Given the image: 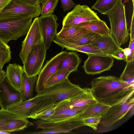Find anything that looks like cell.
<instances>
[{
    "label": "cell",
    "instance_id": "cell-1",
    "mask_svg": "<svg viewBox=\"0 0 134 134\" xmlns=\"http://www.w3.org/2000/svg\"><path fill=\"white\" fill-rule=\"evenodd\" d=\"M90 84L97 101L110 106L121 103L134 92V84H128L113 76H101L93 79Z\"/></svg>",
    "mask_w": 134,
    "mask_h": 134
},
{
    "label": "cell",
    "instance_id": "cell-2",
    "mask_svg": "<svg viewBox=\"0 0 134 134\" xmlns=\"http://www.w3.org/2000/svg\"><path fill=\"white\" fill-rule=\"evenodd\" d=\"M105 15H107L110 24V34L120 46L128 41L129 33L127 27L125 5L122 0L117 1L113 8Z\"/></svg>",
    "mask_w": 134,
    "mask_h": 134
},
{
    "label": "cell",
    "instance_id": "cell-3",
    "mask_svg": "<svg viewBox=\"0 0 134 134\" xmlns=\"http://www.w3.org/2000/svg\"><path fill=\"white\" fill-rule=\"evenodd\" d=\"M54 106L51 98L35 96L31 99L12 105L7 110L25 119H36L38 115Z\"/></svg>",
    "mask_w": 134,
    "mask_h": 134
},
{
    "label": "cell",
    "instance_id": "cell-4",
    "mask_svg": "<svg viewBox=\"0 0 134 134\" xmlns=\"http://www.w3.org/2000/svg\"><path fill=\"white\" fill-rule=\"evenodd\" d=\"M33 18L0 19V40L7 44L27 34Z\"/></svg>",
    "mask_w": 134,
    "mask_h": 134
},
{
    "label": "cell",
    "instance_id": "cell-5",
    "mask_svg": "<svg viewBox=\"0 0 134 134\" xmlns=\"http://www.w3.org/2000/svg\"><path fill=\"white\" fill-rule=\"evenodd\" d=\"M85 89L86 88H82L72 83L68 78L37 93L35 96L51 98L55 106L63 101L70 99Z\"/></svg>",
    "mask_w": 134,
    "mask_h": 134
},
{
    "label": "cell",
    "instance_id": "cell-6",
    "mask_svg": "<svg viewBox=\"0 0 134 134\" xmlns=\"http://www.w3.org/2000/svg\"><path fill=\"white\" fill-rule=\"evenodd\" d=\"M80 116L55 122L37 120L34 122L36 127L42 130L30 132L31 134H48L68 133L72 130L85 126Z\"/></svg>",
    "mask_w": 134,
    "mask_h": 134
},
{
    "label": "cell",
    "instance_id": "cell-7",
    "mask_svg": "<svg viewBox=\"0 0 134 134\" xmlns=\"http://www.w3.org/2000/svg\"><path fill=\"white\" fill-rule=\"evenodd\" d=\"M41 12L40 5L32 6L19 0H11L0 13V19L37 17Z\"/></svg>",
    "mask_w": 134,
    "mask_h": 134
},
{
    "label": "cell",
    "instance_id": "cell-8",
    "mask_svg": "<svg viewBox=\"0 0 134 134\" xmlns=\"http://www.w3.org/2000/svg\"><path fill=\"white\" fill-rule=\"evenodd\" d=\"M47 50L43 40L34 46L23 66L25 74L28 77L39 74L45 59Z\"/></svg>",
    "mask_w": 134,
    "mask_h": 134
},
{
    "label": "cell",
    "instance_id": "cell-9",
    "mask_svg": "<svg viewBox=\"0 0 134 134\" xmlns=\"http://www.w3.org/2000/svg\"><path fill=\"white\" fill-rule=\"evenodd\" d=\"M68 54V52L66 51H62L47 61L38 74L35 87V91L37 93L48 88L47 85L48 80L58 70L62 60Z\"/></svg>",
    "mask_w": 134,
    "mask_h": 134
},
{
    "label": "cell",
    "instance_id": "cell-10",
    "mask_svg": "<svg viewBox=\"0 0 134 134\" xmlns=\"http://www.w3.org/2000/svg\"><path fill=\"white\" fill-rule=\"evenodd\" d=\"M134 105V93L121 103L111 106L102 116L99 123L101 125L109 127L122 119Z\"/></svg>",
    "mask_w": 134,
    "mask_h": 134
},
{
    "label": "cell",
    "instance_id": "cell-11",
    "mask_svg": "<svg viewBox=\"0 0 134 134\" xmlns=\"http://www.w3.org/2000/svg\"><path fill=\"white\" fill-rule=\"evenodd\" d=\"M100 19L97 13L87 5L77 4L64 18L62 28H68L85 22Z\"/></svg>",
    "mask_w": 134,
    "mask_h": 134
},
{
    "label": "cell",
    "instance_id": "cell-12",
    "mask_svg": "<svg viewBox=\"0 0 134 134\" xmlns=\"http://www.w3.org/2000/svg\"><path fill=\"white\" fill-rule=\"evenodd\" d=\"M82 66L87 74L93 75L110 70L113 65V58L111 55L89 54Z\"/></svg>",
    "mask_w": 134,
    "mask_h": 134
},
{
    "label": "cell",
    "instance_id": "cell-13",
    "mask_svg": "<svg viewBox=\"0 0 134 134\" xmlns=\"http://www.w3.org/2000/svg\"><path fill=\"white\" fill-rule=\"evenodd\" d=\"M43 40L39 17L34 19L22 42L19 56L24 64L34 46Z\"/></svg>",
    "mask_w": 134,
    "mask_h": 134
},
{
    "label": "cell",
    "instance_id": "cell-14",
    "mask_svg": "<svg viewBox=\"0 0 134 134\" xmlns=\"http://www.w3.org/2000/svg\"><path fill=\"white\" fill-rule=\"evenodd\" d=\"M23 101L22 91L17 90L8 81L5 76L0 83V107L7 110L14 104Z\"/></svg>",
    "mask_w": 134,
    "mask_h": 134
},
{
    "label": "cell",
    "instance_id": "cell-15",
    "mask_svg": "<svg viewBox=\"0 0 134 134\" xmlns=\"http://www.w3.org/2000/svg\"><path fill=\"white\" fill-rule=\"evenodd\" d=\"M39 18L43 41L48 49L57 33L59 26L57 22L58 18L55 15L52 14Z\"/></svg>",
    "mask_w": 134,
    "mask_h": 134
},
{
    "label": "cell",
    "instance_id": "cell-16",
    "mask_svg": "<svg viewBox=\"0 0 134 134\" xmlns=\"http://www.w3.org/2000/svg\"><path fill=\"white\" fill-rule=\"evenodd\" d=\"M53 41L63 49L65 48L68 50L75 51L87 54H92L107 55L91 44L83 45H77L59 38L56 35L54 37Z\"/></svg>",
    "mask_w": 134,
    "mask_h": 134
},
{
    "label": "cell",
    "instance_id": "cell-17",
    "mask_svg": "<svg viewBox=\"0 0 134 134\" xmlns=\"http://www.w3.org/2000/svg\"><path fill=\"white\" fill-rule=\"evenodd\" d=\"M24 71L21 65L15 63L9 64L7 66L5 76L10 84L18 91H22Z\"/></svg>",
    "mask_w": 134,
    "mask_h": 134
},
{
    "label": "cell",
    "instance_id": "cell-18",
    "mask_svg": "<svg viewBox=\"0 0 134 134\" xmlns=\"http://www.w3.org/2000/svg\"><path fill=\"white\" fill-rule=\"evenodd\" d=\"M91 44L106 54L111 56L121 48L110 34L101 36Z\"/></svg>",
    "mask_w": 134,
    "mask_h": 134
},
{
    "label": "cell",
    "instance_id": "cell-19",
    "mask_svg": "<svg viewBox=\"0 0 134 134\" xmlns=\"http://www.w3.org/2000/svg\"><path fill=\"white\" fill-rule=\"evenodd\" d=\"M69 100L72 109L86 105H91L98 102L93 96L90 88H86L83 92Z\"/></svg>",
    "mask_w": 134,
    "mask_h": 134
},
{
    "label": "cell",
    "instance_id": "cell-20",
    "mask_svg": "<svg viewBox=\"0 0 134 134\" xmlns=\"http://www.w3.org/2000/svg\"><path fill=\"white\" fill-rule=\"evenodd\" d=\"M73 26L85 29L92 32L101 36L110 34V29L105 22L100 19L85 22L72 26Z\"/></svg>",
    "mask_w": 134,
    "mask_h": 134
},
{
    "label": "cell",
    "instance_id": "cell-21",
    "mask_svg": "<svg viewBox=\"0 0 134 134\" xmlns=\"http://www.w3.org/2000/svg\"><path fill=\"white\" fill-rule=\"evenodd\" d=\"M81 62L79 55L76 52H68L67 55L62 60L58 71H76Z\"/></svg>",
    "mask_w": 134,
    "mask_h": 134
},
{
    "label": "cell",
    "instance_id": "cell-22",
    "mask_svg": "<svg viewBox=\"0 0 134 134\" xmlns=\"http://www.w3.org/2000/svg\"><path fill=\"white\" fill-rule=\"evenodd\" d=\"M110 106L97 102L89 106L81 115L82 119L89 117L103 116Z\"/></svg>",
    "mask_w": 134,
    "mask_h": 134
},
{
    "label": "cell",
    "instance_id": "cell-23",
    "mask_svg": "<svg viewBox=\"0 0 134 134\" xmlns=\"http://www.w3.org/2000/svg\"><path fill=\"white\" fill-rule=\"evenodd\" d=\"M33 124L27 119H15L0 126V131L10 133L23 130Z\"/></svg>",
    "mask_w": 134,
    "mask_h": 134
},
{
    "label": "cell",
    "instance_id": "cell-24",
    "mask_svg": "<svg viewBox=\"0 0 134 134\" xmlns=\"http://www.w3.org/2000/svg\"><path fill=\"white\" fill-rule=\"evenodd\" d=\"M92 32L83 28L73 26L66 28H62L56 36L60 38L67 40L77 37L83 34Z\"/></svg>",
    "mask_w": 134,
    "mask_h": 134
},
{
    "label": "cell",
    "instance_id": "cell-25",
    "mask_svg": "<svg viewBox=\"0 0 134 134\" xmlns=\"http://www.w3.org/2000/svg\"><path fill=\"white\" fill-rule=\"evenodd\" d=\"M37 76L29 77L24 74L22 84L23 101L31 99L33 97V91L37 79Z\"/></svg>",
    "mask_w": 134,
    "mask_h": 134
},
{
    "label": "cell",
    "instance_id": "cell-26",
    "mask_svg": "<svg viewBox=\"0 0 134 134\" xmlns=\"http://www.w3.org/2000/svg\"><path fill=\"white\" fill-rule=\"evenodd\" d=\"M72 109L69 100L63 101L55 106L54 114L47 121L54 122L60 119L68 113Z\"/></svg>",
    "mask_w": 134,
    "mask_h": 134
},
{
    "label": "cell",
    "instance_id": "cell-27",
    "mask_svg": "<svg viewBox=\"0 0 134 134\" xmlns=\"http://www.w3.org/2000/svg\"><path fill=\"white\" fill-rule=\"evenodd\" d=\"M101 36L93 32H89L65 40L77 45H83L91 43Z\"/></svg>",
    "mask_w": 134,
    "mask_h": 134
},
{
    "label": "cell",
    "instance_id": "cell-28",
    "mask_svg": "<svg viewBox=\"0 0 134 134\" xmlns=\"http://www.w3.org/2000/svg\"><path fill=\"white\" fill-rule=\"evenodd\" d=\"M119 78L128 84H134V60L126 62L125 68Z\"/></svg>",
    "mask_w": 134,
    "mask_h": 134
},
{
    "label": "cell",
    "instance_id": "cell-29",
    "mask_svg": "<svg viewBox=\"0 0 134 134\" xmlns=\"http://www.w3.org/2000/svg\"><path fill=\"white\" fill-rule=\"evenodd\" d=\"M117 0H97L91 8L105 15L114 7Z\"/></svg>",
    "mask_w": 134,
    "mask_h": 134
},
{
    "label": "cell",
    "instance_id": "cell-30",
    "mask_svg": "<svg viewBox=\"0 0 134 134\" xmlns=\"http://www.w3.org/2000/svg\"><path fill=\"white\" fill-rule=\"evenodd\" d=\"M11 52L8 44L0 40V70L4 65L8 63L11 59Z\"/></svg>",
    "mask_w": 134,
    "mask_h": 134
},
{
    "label": "cell",
    "instance_id": "cell-31",
    "mask_svg": "<svg viewBox=\"0 0 134 134\" xmlns=\"http://www.w3.org/2000/svg\"><path fill=\"white\" fill-rule=\"evenodd\" d=\"M71 72L66 70L58 71L48 79L47 85L49 87L57 84L68 78Z\"/></svg>",
    "mask_w": 134,
    "mask_h": 134
},
{
    "label": "cell",
    "instance_id": "cell-32",
    "mask_svg": "<svg viewBox=\"0 0 134 134\" xmlns=\"http://www.w3.org/2000/svg\"><path fill=\"white\" fill-rule=\"evenodd\" d=\"M26 119L7 110L0 109V126L15 119Z\"/></svg>",
    "mask_w": 134,
    "mask_h": 134
},
{
    "label": "cell",
    "instance_id": "cell-33",
    "mask_svg": "<svg viewBox=\"0 0 134 134\" xmlns=\"http://www.w3.org/2000/svg\"><path fill=\"white\" fill-rule=\"evenodd\" d=\"M58 1L47 0L42 4L41 16H44L52 14L57 5Z\"/></svg>",
    "mask_w": 134,
    "mask_h": 134
},
{
    "label": "cell",
    "instance_id": "cell-34",
    "mask_svg": "<svg viewBox=\"0 0 134 134\" xmlns=\"http://www.w3.org/2000/svg\"><path fill=\"white\" fill-rule=\"evenodd\" d=\"M90 106V105H86L81 107L73 108L68 113L62 118L52 122L64 120L75 117L80 116L84 111Z\"/></svg>",
    "mask_w": 134,
    "mask_h": 134
},
{
    "label": "cell",
    "instance_id": "cell-35",
    "mask_svg": "<svg viewBox=\"0 0 134 134\" xmlns=\"http://www.w3.org/2000/svg\"><path fill=\"white\" fill-rule=\"evenodd\" d=\"M102 116L89 117L82 119V120L85 126H89L96 131L98 125L99 123Z\"/></svg>",
    "mask_w": 134,
    "mask_h": 134
},
{
    "label": "cell",
    "instance_id": "cell-36",
    "mask_svg": "<svg viewBox=\"0 0 134 134\" xmlns=\"http://www.w3.org/2000/svg\"><path fill=\"white\" fill-rule=\"evenodd\" d=\"M55 110L54 106L44 111L36 118V119L47 121L54 114Z\"/></svg>",
    "mask_w": 134,
    "mask_h": 134
},
{
    "label": "cell",
    "instance_id": "cell-37",
    "mask_svg": "<svg viewBox=\"0 0 134 134\" xmlns=\"http://www.w3.org/2000/svg\"><path fill=\"white\" fill-rule=\"evenodd\" d=\"M113 58L118 60H123L126 62L127 57L123 51V49L120 48L117 50L111 56Z\"/></svg>",
    "mask_w": 134,
    "mask_h": 134
},
{
    "label": "cell",
    "instance_id": "cell-38",
    "mask_svg": "<svg viewBox=\"0 0 134 134\" xmlns=\"http://www.w3.org/2000/svg\"><path fill=\"white\" fill-rule=\"evenodd\" d=\"M64 11L70 10L75 5V3L72 0H60Z\"/></svg>",
    "mask_w": 134,
    "mask_h": 134
},
{
    "label": "cell",
    "instance_id": "cell-39",
    "mask_svg": "<svg viewBox=\"0 0 134 134\" xmlns=\"http://www.w3.org/2000/svg\"><path fill=\"white\" fill-rule=\"evenodd\" d=\"M133 7V13L130 26V33L129 34L130 40H132L134 38V7Z\"/></svg>",
    "mask_w": 134,
    "mask_h": 134
},
{
    "label": "cell",
    "instance_id": "cell-40",
    "mask_svg": "<svg viewBox=\"0 0 134 134\" xmlns=\"http://www.w3.org/2000/svg\"><path fill=\"white\" fill-rule=\"evenodd\" d=\"M29 5L36 6L40 5L38 0H19Z\"/></svg>",
    "mask_w": 134,
    "mask_h": 134
},
{
    "label": "cell",
    "instance_id": "cell-41",
    "mask_svg": "<svg viewBox=\"0 0 134 134\" xmlns=\"http://www.w3.org/2000/svg\"><path fill=\"white\" fill-rule=\"evenodd\" d=\"M11 0H0V13Z\"/></svg>",
    "mask_w": 134,
    "mask_h": 134
},
{
    "label": "cell",
    "instance_id": "cell-42",
    "mask_svg": "<svg viewBox=\"0 0 134 134\" xmlns=\"http://www.w3.org/2000/svg\"><path fill=\"white\" fill-rule=\"evenodd\" d=\"M6 72L2 69L0 70V83L5 78Z\"/></svg>",
    "mask_w": 134,
    "mask_h": 134
},
{
    "label": "cell",
    "instance_id": "cell-43",
    "mask_svg": "<svg viewBox=\"0 0 134 134\" xmlns=\"http://www.w3.org/2000/svg\"><path fill=\"white\" fill-rule=\"evenodd\" d=\"M39 3H41L42 4L44 3L47 0H38Z\"/></svg>",
    "mask_w": 134,
    "mask_h": 134
},
{
    "label": "cell",
    "instance_id": "cell-44",
    "mask_svg": "<svg viewBox=\"0 0 134 134\" xmlns=\"http://www.w3.org/2000/svg\"><path fill=\"white\" fill-rule=\"evenodd\" d=\"M9 133L7 132L2 131H0V134H9Z\"/></svg>",
    "mask_w": 134,
    "mask_h": 134
},
{
    "label": "cell",
    "instance_id": "cell-45",
    "mask_svg": "<svg viewBox=\"0 0 134 134\" xmlns=\"http://www.w3.org/2000/svg\"><path fill=\"white\" fill-rule=\"evenodd\" d=\"M132 1L133 6L134 5V0H132Z\"/></svg>",
    "mask_w": 134,
    "mask_h": 134
}]
</instances>
